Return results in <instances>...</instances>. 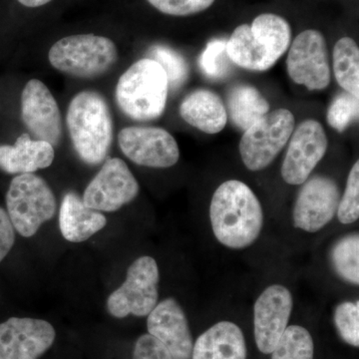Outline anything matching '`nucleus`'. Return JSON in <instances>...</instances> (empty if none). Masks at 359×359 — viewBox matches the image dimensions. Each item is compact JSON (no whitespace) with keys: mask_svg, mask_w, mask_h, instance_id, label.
<instances>
[{"mask_svg":"<svg viewBox=\"0 0 359 359\" xmlns=\"http://www.w3.org/2000/svg\"><path fill=\"white\" fill-rule=\"evenodd\" d=\"M358 98L344 91L335 97L330 104L327 110V123L339 133L346 131L351 123L358 119Z\"/></svg>","mask_w":359,"mask_h":359,"instance_id":"nucleus-28","label":"nucleus"},{"mask_svg":"<svg viewBox=\"0 0 359 359\" xmlns=\"http://www.w3.org/2000/svg\"><path fill=\"white\" fill-rule=\"evenodd\" d=\"M226 113L242 131L249 129L269 112V104L255 86L237 84L226 95Z\"/></svg>","mask_w":359,"mask_h":359,"instance_id":"nucleus-22","label":"nucleus"},{"mask_svg":"<svg viewBox=\"0 0 359 359\" xmlns=\"http://www.w3.org/2000/svg\"><path fill=\"white\" fill-rule=\"evenodd\" d=\"M55 158L54 147L48 142L21 134L14 145H0V170L7 174H34L50 167Z\"/></svg>","mask_w":359,"mask_h":359,"instance_id":"nucleus-18","label":"nucleus"},{"mask_svg":"<svg viewBox=\"0 0 359 359\" xmlns=\"http://www.w3.org/2000/svg\"><path fill=\"white\" fill-rule=\"evenodd\" d=\"M210 221L219 244L231 250L247 249L261 236L263 207L247 184L229 180L221 184L212 195Z\"/></svg>","mask_w":359,"mask_h":359,"instance_id":"nucleus-1","label":"nucleus"},{"mask_svg":"<svg viewBox=\"0 0 359 359\" xmlns=\"http://www.w3.org/2000/svg\"><path fill=\"white\" fill-rule=\"evenodd\" d=\"M295 126L292 111L280 109L269 112L245 130L240 142V155L250 171L268 168L289 143Z\"/></svg>","mask_w":359,"mask_h":359,"instance_id":"nucleus-7","label":"nucleus"},{"mask_svg":"<svg viewBox=\"0 0 359 359\" xmlns=\"http://www.w3.org/2000/svg\"><path fill=\"white\" fill-rule=\"evenodd\" d=\"M18 1L26 7L35 8V7L43 6L45 4L52 1V0H18Z\"/></svg>","mask_w":359,"mask_h":359,"instance_id":"nucleus-34","label":"nucleus"},{"mask_svg":"<svg viewBox=\"0 0 359 359\" xmlns=\"http://www.w3.org/2000/svg\"><path fill=\"white\" fill-rule=\"evenodd\" d=\"M328 140L320 122L309 119L294 130L280 173L289 185H302L325 157Z\"/></svg>","mask_w":359,"mask_h":359,"instance_id":"nucleus-11","label":"nucleus"},{"mask_svg":"<svg viewBox=\"0 0 359 359\" xmlns=\"http://www.w3.org/2000/svg\"><path fill=\"white\" fill-rule=\"evenodd\" d=\"M7 214L14 230L25 238L34 236L53 218L57 203L50 187L34 174L14 177L6 194Z\"/></svg>","mask_w":359,"mask_h":359,"instance_id":"nucleus-6","label":"nucleus"},{"mask_svg":"<svg viewBox=\"0 0 359 359\" xmlns=\"http://www.w3.org/2000/svg\"><path fill=\"white\" fill-rule=\"evenodd\" d=\"M335 327L344 341L353 347L359 346V302H344L335 308Z\"/></svg>","mask_w":359,"mask_h":359,"instance_id":"nucleus-29","label":"nucleus"},{"mask_svg":"<svg viewBox=\"0 0 359 359\" xmlns=\"http://www.w3.org/2000/svg\"><path fill=\"white\" fill-rule=\"evenodd\" d=\"M332 269L340 280L349 285H359V236L349 233L340 238L330 250Z\"/></svg>","mask_w":359,"mask_h":359,"instance_id":"nucleus-24","label":"nucleus"},{"mask_svg":"<svg viewBox=\"0 0 359 359\" xmlns=\"http://www.w3.org/2000/svg\"><path fill=\"white\" fill-rule=\"evenodd\" d=\"M66 123L80 159L92 166L104 162L109 154L114 131L105 98L96 91L79 92L70 101Z\"/></svg>","mask_w":359,"mask_h":359,"instance_id":"nucleus-3","label":"nucleus"},{"mask_svg":"<svg viewBox=\"0 0 359 359\" xmlns=\"http://www.w3.org/2000/svg\"><path fill=\"white\" fill-rule=\"evenodd\" d=\"M149 334L160 341L173 359L192 358L194 340L188 318L173 297L158 302L148 314Z\"/></svg>","mask_w":359,"mask_h":359,"instance_id":"nucleus-17","label":"nucleus"},{"mask_svg":"<svg viewBox=\"0 0 359 359\" xmlns=\"http://www.w3.org/2000/svg\"><path fill=\"white\" fill-rule=\"evenodd\" d=\"M49 62L59 72L91 79L105 74L118 60L116 44L108 37L77 34L63 37L49 50Z\"/></svg>","mask_w":359,"mask_h":359,"instance_id":"nucleus-5","label":"nucleus"},{"mask_svg":"<svg viewBox=\"0 0 359 359\" xmlns=\"http://www.w3.org/2000/svg\"><path fill=\"white\" fill-rule=\"evenodd\" d=\"M56 332L48 321L11 318L0 323V359H39L53 344Z\"/></svg>","mask_w":359,"mask_h":359,"instance_id":"nucleus-15","label":"nucleus"},{"mask_svg":"<svg viewBox=\"0 0 359 359\" xmlns=\"http://www.w3.org/2000/svg\"><path fill=\"white\" fill-rule=\"evenodd\" d=\"M123 154L139 166L166 169L180 159L173 135L159 127H126L118 135Z\"/></svg>","mask_w":359,"mask_h":359,"instance_id":"nucleus-12","label":"nucleus"},{"mask_svg":"<svg viewBox=\"0 0 359 359\" xmlns=\"http://www.w3.org/2000/svg\"><path fill=\"white\" fill-rule=\"evenodd\" d=\"M191 359H247L242 330L231 321H219L196 340Z\"/></svg>","mask_w":359,"mask_h":359,"instance_id":"nucleus-19","label":"nucleus"},{"mask_svg":"<svg viewBox=\"0 0 359 359\" xmlns=\"http://www.w3.org/2000/svg\"><path fill=\"white\" fill-rule=\"evenodd\" d=\"M294 308L292 292L282 285L266 287L254 306V334L257 349L271 353L289 327Z\"/></svg>","mask_w":359,"mask_h":359,"instance_id":"nucleus-14","label":"nucleus"},{"mask_svg":"<svg viewBox=\"0 0 359 359\" xmlns=\"http://www.w3.org/2000/svg\"><path fill=\"white\" fill-rule=\"evenodd\" d=\"M339 200L340 190L334 179L318 175L306 180L292 210L294 228L311 233L323 230L337 216Z\"/></svg>","mask_w":359,"mask_h":359,"instance_id":"nucleus-13","label":"nucleus"},{"mask_svg":"<svg viewBox=\"0 0 359 359\" xmlns=\"http://www.w3.org/2000/svg\"><path fill=\"white\" fill-rule=\"evenodd\" d=\"M132 359H173L166 347L150 334H143L135 344Z\"/></svg>","mask_w":359,"mask_h":359,"instance_id":"nucleus-32","label":"nucleus"},{"mask_svg":"<svg viewBox=\"0 0 359 359\" xmlns=\"http://www.w3.org/2000/svg\"><path fill=\"white\" fill-rule=\"evenodd\" d=\"M292 28L282 16L263 13L252 25L238 26L226 40V52L233 65L255 72L271 69L290 48Z\"/></svg>","mask_w":359,"mask_h":359,"instance_id":"nucleus-2","label":"nucleus"},{"mask_svg":"<svg viewBox=\"0 0 359 359\" xmlns=\"http://www.w3.org/2000/svg\"><path fill=\"white\" fill-rule=\"evenodd\" d=\"M289 76L309 91H320L330 83V65L325 36L318 30L299 33L290 45L287 58Z\"/></svg>","mask_w":359,"mask_h":359,"instance_id":"nucleus-9","label":"nucleus"},{"mask_svg":"<svg viewBox=\"0 0 359 359\" xmlns=\"http://www.w3.org/2000/svg\"><path fill=\"white\" fill-rule=\"evenodd\" d=\"M21 117L36 140L58 146L62 138V118L55 98L39 79L26 83L21 94Z\"/></svg>","mask_w":359,"mask_h":359,"instance_id":"nucleus-16","label":"nucleus"},{"mask_svg":"<svg viewBox=\"0 0 359 359\" xmlns=\"http://www.w3.org/2000/svg\"><path fill=\"white\" fill-rule=\"evenodd\" d=\"M332 67L339 86L347 93L359 97V48L351 37H342L335 43Z\"/></svg>","mask_w":359,"mask_h":359,"instance_id":"nucleus-23","label":"nucleus"},{"mask_svg":"<svg viewBox=\"0 0 359 359\" xmlns=\"http://www.w3.org/2000/svg\"><path fill=\"white\" fill-rule=\"evenodd\" d=\"M160 273L157 262L152 257H138L127 271L126 280L107 299V309L116 318L129 314L148 316L159 299Z\"/></svg>","mask_w":359,"mask_h":359,"instance_id":"nucleus-8","label":"nucleus"},{"mask_svg":"<svg viewBox=\"0 0 359 359\" xmlns=\"http://www.w3.org/2000/svg\"><path fill=\"white\" fill-rule=\"evenodd\" d=\"M271 354V359H313V337L301 325H290Z\"/></svg>","mask_w":359,"mask_h":359,"instance_id":"nucleus-25","label":"nucleus"},{"mask_svg":"<svg viewBox=\"0 0 359 359\" xmlns=\"http://www.w3.org/2000/svg\"><path fill=\"white\" fill-rule=\"evenodd\" d=\"M233 63L226 52V40H212L200 58L201 69L212 80L224 79L230 74Z\"/></svg>","mask_w":359,"mask_h":359,"instance_id":"nucleus-26","label":"nucleus"},{"mask_svg":"<svg viewBox=\"0 0 359 359\" xmlns=\"http://www.w3.org/2000/svg\"><path fill=\"white\" fill-rule=\"evenodd\" d=\"M169 82L162 66L152 58L136 61L120 76L115 96L125 115L136 121L158 119L166 108Z\"/></svg>","mask_w":359,"mask_h":359,"instance_id":"nucleus-4","label":"nucleus"},{"mask_svg":"<svg viewBox=\"0 0 359 359\" xmlns=\"http://www.w3.org/2000/svg\"><path fill=\"white\" fill-rule=\"evenodd\" d=\"M152 59L157 61L166 73L169 88H180L188 79L189 66L185 58L167 46H155L151 50Z\"/></svg>","mask_w":359,"mask_h":359,"instance_id":"nucleus-27","label":"nucleus"},{"mask_svg":"<svg viewBox=\"0 0 359 359\" xmlns=\"http://www.w3.org/2000/svg\"><path fill=\"white\" fill-rule=\"evenodd\" d=\"M160 13L172 16H189L202 13L215 0H147Z\"/></svg>","mask_w":359,"mask_h":359,"instance_id":"nucleus-31","label":"nucleus"},{"mask_svg":"<svg viewBox=\"0 0 359 359\" xmlns=\"http://www.w3.org/2000/svg\"><path fill=\"white\" fill-rule=\"evenodd\" d=\"M337 216L342 224H353L359 219V161L349 172L346 190L340 196Z\"/></svg>","mask_w":359,"mask_h":359,"instance_id":"nucleus-30","label":"nucleus"},{"mask_svg":"<svg viewBox=\"0 0 359 359\" xmlns=\"http://www.w3.org/2000/svg\"><path fill=\"white\" fill-rule=\"evenodd\" d=\"M107 219L101 212L90 209L76 193L66 194L59 212V226L66 241L82 243L102 230Z\"/></svg>","mask_w":359,"mask_h":359,"instance_id":"nucleus-21","label":"nucleus"},{"mask_svg":"<svg viewBox=\"0 0 359 359\" xmlns=\"http://www.w3.org/2000/svg\"><path fill=\"white\" fill-rule=\"evenodd\" d=\"M179 112L184 121L205 134L219 133L228 122L226 104L211 90L191 92L182 101Z\"/></svg>","mask_w":359,"mask_h":359,"instance_id":"nucleus-20","label":"nucleus"},{"mask_svg":"<svg viewBox=\"0 0 359 359\" xmlns=\"http://www.w3.org/2000/svg\"><path fill=\"white\" fill-rule=\"evenodd\" d=\"M15 242V230L6 210L0 208V263L6 259Z\"/></svg>","mask_w":359,"mask_h":359,"instance_id":"nucleus-33","label":"nucleus"},{"mask_svg":"<svg viewBox=\"0 0 359 359\" xmlns=\"http://www.w3.org/2000/svg\"><path fill=\"white\" fill-rule=\"evenodd\" d=\"M140 187L124 161L108 158L85 189L83 203L98 212H115L138 196Z\"/></svg>","mask_w":359,"mask_h":359,"instance_id":"nucleus-10","label":"nucleus"}]
</instances>
